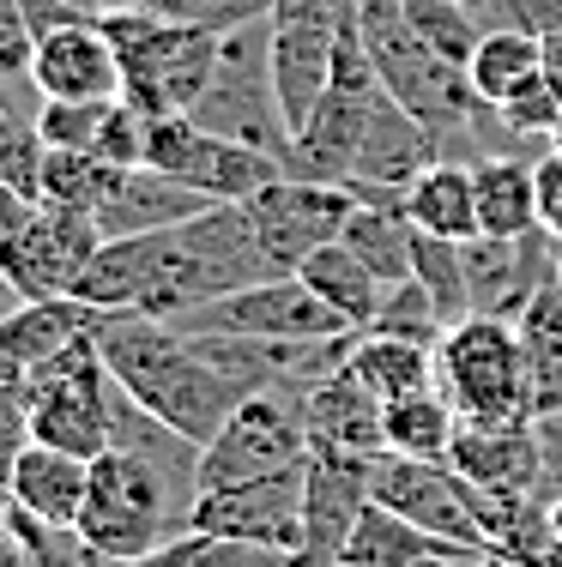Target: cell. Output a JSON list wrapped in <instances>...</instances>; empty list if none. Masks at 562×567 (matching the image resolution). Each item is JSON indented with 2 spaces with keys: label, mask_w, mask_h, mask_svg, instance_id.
<instances>
[{
  "label": "cell",
  "mask_w": 562,
  "mask_h": 567,
  "mask_svg": "<svg viewBox=\"0 0 562 567\" xmlns=\"http://www.w3.org/2000/svg\"><path fill=\"white\" fill-rule=\"evenodd\" d=\"M273 272L260 236H254L248 199H218L212 212L170 229H145V236H115L79 266L73 290L98 315H157L182 320L187 308L218 302L231 290H248Z\"/></svg>",
  "instance_id": "cell-1"
},
{
  "label": "cell",
  "mask_w": 562,
  "mask_h": 567,
  "mask_svg": "<svg viewBox=\"0 0 562 567\" xmlns=\"http://www.w3.org/2000/svg\"><path fill=\"white\" fill-rule=\"evenodd\" d=\"M200 495V447L145 416L140 404L122 393V416H115V441L91 458V489L85 513H79V544L91 556L127 567L157 556L187 532V513Z\"/></svg>",
  "instance_id": "cell-2"
},
{
  "label": "cell",
  "mask_w": 562,
  "mask_h": 567,
  "mask_svg": "<svg viewBox=\"0 0 562 567\" xmlns=\"http://www.w3.org/2000/svg\"><path fill=\"white\" fill-rule=\"evenodd\" d=\"M91 339H98V357H103V369H110V381L122 386L145 416H157V423L176 429L194 447H206L224 429V416L248 399L243 386L206 357V344H200L194 332H182L176 320L98 315Z\"/></svg>",
  "instance_id": "cell-3"
},
{
  "label": "cell",
  "mask_w": 562,
  "mask_h": 567,
  "mask_svg": "<svg viewBox=\"0 0 562 567\" xmlns=\"http://www.w3.org/2000/svg\"><path fill=\"white\" fill-rule=\"evenodd\" d=\"M357 31H364V49L375 61L381 91L436 133L441 157H448V145H472V152L484 157V145H478L484 103L472 97V85H466L460 66H448L418 31H411L406 0H357Z\"/></svg>",
  "instance_id": "cell-4"
},
{
  "label": "cell",
  "mask_w": 562,
  "mask_h": 567,
  "mask_svg": "<svg viewBox=\"0 0 562 567\" xmlns=\"http://www.w3.org/2000/svg\"><path fill=\"white\" fill-rule=\"evenodd\" d=\"M103 31L115 43V61H122V97L145 121H170L194 110L224 43V31L170 19V12H152V7L103 12Z\"/></svg>",
  "instance_id": "cell-5"
},
{
  "label": "cell",
  "mask_w": 562,
  "mask_h": 567,
  "mask_svg": "<svg viewBox=\"0 0 562 567\" xmlns=\"http://www.w3.org/2000/svg\"><path fill=\"white\" fill-rule=\"evenodd\" d=\"M436 386L460 411V423H527L532 386H527V350H520L514 320L472 315V320L441 332L436 339Z\"/></svg>",
  "instance_id": "cell-6"
},
{
  "label": "cell",
  "mask_w": 562,
  "mask_h": 567,
  "mask_svg": "<svg viewBox=\"0 0 562 567\" xmlns=\"http://www.w3.org/2000/svg\"><path fill=\"white\" fill-rule=\"evenodd\" d=\"M24 416H31V441L79 458H98L115 441V416H122V386L110 381L98 357V339L67 344L55 362L24 374Z\"/></svg>",
  "instance_id": "cell-7"
},
{
  "label": "cell",
  "mask_w": 562,
  "mask_h": 567,
  "mask_svg": "<svg viewBox=\"0 0 562 567\" xmlns=\"http://www.w3.org/2000/svg\"><path fill=\"white\" fill-rule=\"evenodd\" d=\"M200 127L224 133V140H243L254 152H290V127L285 110H278V91H273V24L254 19L224 31L218 43V66H212L200 103L187 110Z\"/></svg>",
  "instance_id": "cell-8"
},
{
  "label": "cell",
  "mask_w": 562,
  "mask_h": 567,
  "mask_svg": "<svg viewBox=\"0 0 562 567\" xmlns=\"http://www.w3.org/2000/svg\"><path fill=\"white\" fill-rule=\"evenodd\" d=\"M303 393L309 386H266L243 399L224 429L200 447V489L224 483H260L309 465V423H303Z\"/></svg>",
  "instance_id": "cell-9"
},
{
  "label": "cell",
  "mask_w": 562,
  "mask_h": 567,
  "mask_svg": "<svg viewBox=\"0 0 562 567\" xmlns=\"http://www.w3.org/2000/svg\"><path fill=\"white\" fill-rule=\"evenodd\" d=\"M145 164L176 175L182 187L206 199H254L260 187H273L285 175V157L254 152L243 140H224V133L200 127L194 115H170L145 127Z\"/></svg>",
  "instance_id": "cell-10"
},
{
  "label": "cell",
  "mask_w": 562,
  "mask_h": 567,
  "mask_svg": "<svg viewBox=\"0 0 562 567\" xmlns=\"http://www.w3.org/2000/svg\"><path fill=\"white\" fill-rule=\"evenodd\" d=\"M369 502L394 507L399 519H411L423 537H436L441 549L484 556V525H478V507H472V483H466L448 458L381 453L369 471Z\"/></svg>",
  "instance_id": "cell-11"
},
{
  "label": "cell",
  "mask_w": 562,
  "mask_h": 567,
  "mask_svg": "<svg viewBox=\"0 0 562 567\" xmlns=\"http://www.w3.org/2000/svg\"><path fill=\"white\" fill-rule=\"evenodd\" d=\"M176 327L182 332H224V339H273V344L339 339V332H351L297 272L260 278V284H248V290L218 296V302H200V308H187Z\"/></svg>",
  "instance_id": "cell-12"
},
{
  "label": "cell",
  "mask_w": 562,
  "mask_h": 567,
  "mask_svg": "<svg viewBox=\"0 0 562 567\" xmlns=\"http://www.w3.org/2000/svg\"><path fill=\"white\" fill-rule=\"evenodd\" d=\"M103 248V229L91 212L79 206H55V199H37L31 224L12 229L0 241V278L19 302H37V296H67L79 278V266Z\"/></svg>",
  "instance_id": "cell-13"
},
{
  "label": "cell",
  "mask_w": 562,
  "mask_h": 567,
  "mask_svg": "<svg viewBox=\"0 0 562 567\" xmlns=\"http://www.w3.org/2000/svg\"><path fill=\"white\" fill-rule=\"evenodd\" d=\"M357 212V194L345 182H297V175H278L273 187L248 199V218H254V236H260L273 272H297L315 248L345 236Z\"/></svg>",
  "instance_id": "cell-14"
},
{
  "label": "cell",
  "mask_w": 562,
  "mask_h": 567,
  "mask_svg": "<svg viewBox=\"0 0 562 567\" xmlns=\"http://www.w3.org/2000/svg\"><path fill=\"white\" fill-rule=\"evenodd\" d=\"M187 532L206 537H231V544H260V549H285L297 561L303 544V471L285 477H260V483H224V489H200Z\"/></svg>",
  "instance_id": "cell-15"
},
{
  "label": "cell",
  "mask_w": 562,
  "mask_h": 567,
  "mask_svg": "<svg viewBox=\"0 0 562 567\" xmlns=\"http://www.w3.org/2000/svg\"><path fill=\"white\" fill-rule=\"evenodd\" d=\"M460 248H466V284H472V315H490V320H520L532 296L562 278V241L544 236V229L514 241L472 236Z\"/></svg>",
  "instance_id": "cell-16"
},
{
  "label": "cell",
  "mask_w": 562,
  "mask_h": 567,
  "mask_svg": "<svg viewBox=\"0 0 562 567\" xmlns=\"http://www.w3.org/2000/svg\"><path fill=\"white\" fill-rule=\"evenodd\" d=\"M369 471L375 458L339 453V447H309L303 465V544L297 567H333L345 549V537L357 532L369 507Z\"/></svg>",
  "instance_id": "cell-17"
},
{
  "label": "cell",
  "mask_w": 562,
  "mask_h": 567,
  "mask_svg": "<svg viewBox=\"0 0 562 567\" xmlns=\"http://www.w3.org/2000/svg\"><path fill=\"white\" fill-rule=\"evenodd\" d=\"M31 85L43 103H110L122 97V61L103 19L55 24L31 43Z\"/></svg>",
  "instance_id": "cell-18"
},
{
  "label": "cell",
  "mask_w": 562,
  "mask_h": 567,
  "mask_svg": "<svg viewBox=\"0 0 562 567\" xmlns=\"http://www.w3.org/2000/svg\"><path fill=\"white\" fill-rule=\"evenodd\" d=\"M448 465L460 471L472 489H508V495H539L544 471H551V447L544 429L532 423H460Z\"/></svg>",
  "instance_id": "cell-19"
},
{
  "label": "cell",
  "mask_w": 562,
  "mask_h": 567,
  "mask_svg": "<svg viewBox=\"0 0 562 567\" xmlns=\"http://www.w3.org/2000/svg\"><path fill=\"white\" fill-rule=\"evenodd\" d=\"M441 157V140L423 127L411 110H399L394 97L381 91V103L369 110V127H364V145H357V164H351V182L364 187H387V194H406L423 169Z\"/></svg>",
  "instance_id": "cell-20"
},
{
  "label": "cell",
  "mask_w": 562,
  "mask_h": 567,
  "mask_svg": "<svg viewBox=\"0 0 562 567\" xmlns=\"http://www.w3.org/2000/svg\"><path fill=\"white\" fill-rule=\"evenodd\" d=\"M98 327V308H85L79 296H37V302H12L0 315V374L24 381L31 369L55 362L67 344H79Z\"/></svg>",
  "instance_id": "cell-21"
},
{
  "label": "cell",
  "mask_w": 562,
  "mask_h": 567,
  "mask_svg": "<svg viewBox=\"0 0 562 567\" xmlns=\"http://www.w3.org/2000/svg\"><path fill=\"white\" fill-rule=\"evenodd\" d=\"M212 206H218V199H206V194H194V187H182L176 175L140 164V169H115L110 194H103V206H98V229H103V241L145 236V229L187 224V218H200V212H212Z\"/></svg>",
  "instance_id": "cell-22"
},
{
  "label": "cell",
  "mask_w": 562,
  "mask_h": 567,
  "mask_svg": "<svg viewBox=\"0 0 562 567\" xmlns=\"http://www.w3.org/2000/svg\"><path fill=\"white\" fill-rule=\"evenodd\" d=\"M85 489H91V458L43 447V441H24V453L12 458V507L37 525H55V532H73L79 513H85Z\"/></svg>",
  "instance_id": "cell-23"
},
{
  "label": "cell",
  "mask_w": 562,
  "mask_h": 567,
  "mask_svg": "<svg viewBox=\"0 0 562 567\" xmlns=\"http://www.w3.org/2000/svg\"><path fill=\"white\" fill-rule=\"evenodd\" d=\"M303 423H309V447H339L357 458H381V399L357 381L351 369H333L303 393Z\"/></svg>",
  "instance_id": "cell-24"
},
{
  "label": "cell",
  "mask_w": 562,
  "mask_h": 567,
  "mask_svg": "<svg viewBox=\"0 0 562 567\" xmlns=\"http://www.w3.org/2000/svg\"><path fill=\"white\" fill-rule=\"evenodd\" d=\"M520 350H527V386H532V416L544 429V447H562V278L527 302L514 320Z\"/></svg>",
  "instance_id": "cell-25"
},
{
  "label": "cell",
  "mask_w": 562,
  "mask_h": 567,
  "mask_svg": "<svg viewBox=\"0 0 562 567\" xmlns=\"http://www.w3.org/2000/svg\"><path fill=\"white\" fill-rule=\"evenodd\" d=\"M472 182H478V236L514 241V236H532V229H539V182H532V157L490 152V157L472 164Z\"/></svg>",
  "instance_id": "cell-26"
},
{
  "label": "cell",
  "mask_w": 562,
  "mask_h": 567,
  "mask_svg": "<svg viewBox=\"0 0 562 567\" xmlns=\"http://www.w3.org/2000/svg\"><path fill=\"white\" fill-rule=\"evenodd\" d=\"M406 218H411V229H423V236L472 241L478 236V182H472V164H460V157H436V164L406 187Z\"/></svg>",
  "instance_id": "cell-27"
},
{
  "label": "cell",
  "mask_w": 562,
  "mask_h": 567,
  "mask_svg": "<svg viewBox=\"0 0 562 567\" xmlns=\"http://www.w3.org/2000/svg\"><path fill=\"white\" fill-rule=\"evenodd\" d=\"M539 73H544V37L527 31V24H490V31L478 37L472 61H466V85H472V97L484 103V110H502V103L514 97L520 85H532Z\"/></svg>",
  "instance_id": "cell-28"
},
{
  "label": "cell",
  "mask_w": 562,
  "mask_h": 567,
  "mask_svg": "<svg viewBox=\"0 0 562 567\" xmlns=\"http://www.w3.org/2000/svg\"><path fill=\"white\" fill-rule=\"evenodd\" d=\"M297 278L309 284V290H315L320 302H327L351 332H369L375 315H381V302H387V290H394V284L375 278L369 266L357 260L351 248H345V241H327V248H315L309 260L297 266Z\"/></svg>",
  "instance_id": "cell-29"
},
{
  "label": "cell",
  "mask_w": 562,
  "mask_h": 567,
  "mask_svg": "<svg viewBox=\"0 0 562 567\" xmlns=\"http://www.w3.org/2000/svg\"><path fill=\"white\" fill-rule=\"evenodd\" d=\"M345 369L387 404V399H406V393L436 386V350L418 344V339H394V332H357Z\"/></svg>",
  "instance_id": "cell-30"
},
{
  "label": "cell",
  "mask_w": 562,
  "mask_h": 567,
  "mask_svg": "<svg viewBox=\"0 0 562 567\" xmlns=\"http://www.w3.org/2000/svg\"><path fill=\"white\" fill-rule=\"evenodd\" d=\"M453 435H460V411L441 399V386H423V393L381 404V441L399 458H448Z\"/></svg>",
  "instance_id": "cell-31"
},
{
  "label": "cell",
  "mask_w": 562,
  "mask_h": 567,
  "mask_svg": "<svg viewBox=\"0 0 562 567\" xmlns=\"http://www.w3.org/2000/svg\"><path fill=\"white\" fill-rule=\"evenodd\" d=\"M411 236H418V229H411L406 206H364V199H357V212H351V224H345L339 241L381 284H406L411 278Z\"/></svg>",
  "instance_id": "cell-32"
},
{
  "label": "cell",
  "mask_w": 562,
  "mask_h": 567,
  "mask_svg": "<svg viewBox=\"0 0 562 567\" xmlns=\"http://www.w3.org/2000/svg\"><path fill=\"white\" fill-rule=\"evenodd\" d=\"M430 549H441L436 537H423L418 525L399 519L394 507L369 502L364 519H357V532L345 537V549H339V561H333V567H411V561L430 556Z\"/></svg>",
  "instance_id": "cell-33"
},
{
  "label": "cell",
  "mask_w": 562,
  "mask_h": 567,
  "mask_svg": "<svg viewBox=\"0 0 562 567\" xmlns=\"http://www.w3.org/2000/svg\"><path fill=\"white\" fill-rule=\"evenodd\" d=\"M411 278L423 284V296L436 302V315L448 327L472 320V284H466V248L460 241H441V236H411Z\"/></svg>",
  "instance_id": "cell-34"
},
{
  "label": "cell",
  "mask_w": 562,
  "mask_h": 567,
  "mask_svg": "<svg viewBox=\"0 0 562 567\" xmlns=\"http://www.w3.org/2000/svg\"><path fill=\"white\" fill-rule=\"evenodd\" d=\"M478 7H484V0H406V19H411V31H418L441 61L466 73V61H472L478 37H484V19H478Z\"/></svg>",
  "instance_id": "cell-35"
},
{
  "label": "cell",
  "mask_w": 562,
  "mask_h": 567,
  "mask_svg": "<svg viewBox=\"0 0 562 567\" xmlns=\"http://www.w3.org/2000/svg\"><path fill=\"white\" fill-rule=\"evenodd\" d=\"M110 182L115 164H103L98 152H43V199H55V206H79L98 218Z\"/></svg>",
  "instance_id": "cell-36"
},
{
  "label": "cell",
  "mask_w": 562,
  "mask_h": 567,
  "mask_svg": "<svg viewBox=\"0 0 562 567\" xmlns=\"http://www.w3.org/2000/svg\"><path fill=\"white\" fill-rule=\"evenodd\" d=\"M43 152L49 145L37 140V121L12 115L7 97H0V182L31 194V199H43Z\"/></svg>",
  "instance_id": "cell-37"
},
{
  "label": "cell",
  "mask_w": 562,
  "mask_h": 567,
  "mask_svg": "<svg viewBox=\"0 0 562 567\" xmlns=\"http://www.w3.org/2000/svg\"><path fill=\"white\" fill-rule=\"evenodd\" d=\"M164 556L176 567H297L285 549L231 544V537H206V532H182L176 544H164Z\"/></svg>",
  "instance_id": "cell-38"
},
{
  "label": "cell",
  "mask_w": 562,
  "mask_h": 567,
  "mask_svg": "<svg viewBox=\"0 0 562 567\" xmlns=\"http://www.w3.org/2000/svg\"><path fill=\"white\" fill-rule=\"evenodd\" d=\"M369 332H394V339H418V344L436 350V339L448 332V320L436 315V302L423 296V284L406 278V284H394V290H387V302H381V315H375Z\"/></svg>",
  "instance_id": "cell-39"
},
{
  "label": "cell",
  "mask_w": 562,
  "mask_h": 567,
  "mask_svg": "<svg viewBox=\"0 0 562 567\" xmlns=\"http://www.w3.org/2000/svg\"><path fill=\"white\" fill-rule=\"evenodd\" d=\"M497 115H502V127L514 133V140H527V145L544 140V145H551V127H556V115H562V85H556L551 73H539L532 85H520Z\"/></svg>",
  "instance_id": "cell-40"
},
{
  "label": "cell",
  "mask_w": 562,
  "mask_h": 567,
  "mask_svg": "<svg viewBox=\"0 0 562 567\" xmlns=\"http://www.w3.org/2000/svg\"><path fill=\"white\" fill-rule=\"evenodd\" d=\"M103 110H110V103H43V110L31 115L37 140H43L49 152H98Z\"/></svg>",
  "instance_id": "cell-41"
},
{
  "label": "cell",
  "mask_w": 562,
  "mask_h": 567,
  "mask_svg": "<svg viewBox=\"0 0 562 567\" xmlns=\"http://www.w3.org/2000/svg\"><path fill=\"white\" fill-rule=\"evenodd\" d=\"M145 7L187 24H206V31H236V24L273 19V0H145Z\"/></svg>",
  "instance_id": "cell-42"
},
{
  "label": "cell",
  "mask_w": 562,
  "mask_h": 567,
  "mask_svg": "<svg viewBox=\"0 0 562 567\" xmlns=\"http://www.w3.org/2000/svg\"><path fill=\"white\" fill-rule=\"evenodd\" d=\"M532 182H539V229L562 241V152L544 145V157H532Z\"/></svg>",
  "instance_id": "cell-43"
},
{
  "label": "cell",
  "mask_w": 562,
  "mask_h": 567,
  "mask_svg": "<svg viewBox=\"0 0 562 567\" xmlns=\"http://www.w3.org/2000/svg\"><path fill=\"white\" fill-rule=\"evenodd\" d=\"M497 7H502V24H527L539 37L562 31V0H497Z\"/></svg>",
  "instance_id": "cell-44"
},
{
  "label": "cell",
  "mask_w": 562,
  "mask_h": 567,
  "mask_svg": "<svg viewBox=\"0 0 562 567\" xmlns=\"http://www.w3.org/2000/svg\"><path fill=\"white\" fill-rule=\"evenodd\" d=\"M544 519H551V532L562 537V471H544Z\"/></svg>",
  "instance_id": "cell-45"
},
{
  "label": "cell",
  "mask_w": 562,
  "mask_h": 567,
  "mask_svg": "<svg viewBox=\"0 0 562 567\" xmlns=\"http://www.w3.org/2000/svg\"><path fill=\"white\" fill-rule=\"evenodd\" d=\"M544 73H551L556 85H562V31H556V37H544Z\"/></svg>",
  "instance_id": "cell-46"
},
{
  "label": "cell",
  "mask_w": 562,
  "mask_h": 567,
  "mask_svg": "<svg viewBox=\"0 0 562 567\" xmlns=\"http://www.w3.org/2000/svg\"><path fill=\"white\" fill-rule=\"evenodd\" d=\"M127 567H176V561H170L164 549H157V556H145V561H127Z\"/></svg>",
  "instance_id": "cell-47"
},
{
  "label": "cell",
  "mask_w": 562,
  "mask_h": 567,
  "mask_svg": "<svg viewBox=\"0 0 562 567\" xmlns=\"http://www.w3.org/2000/svg\"><path fill=\"white\" fill-rule=\"evenodd\" d=\"M115 7H145V0H103V12H115Z\"/></svg>",
  "instance_id": "cell-48"
},
{
  "label": "cell",
  "mask_w": 562,
  "mask_h": 567,
  "mask_svg": "<svg viewBox=\"0 0 562 567\" xmlns=\"http://www.w3.org/2000/svg\"><path fill=\"white\" fill-rule=\"evenodd\" d=\"M551 152H562V115H556V127H551Z\"/></svg>",
  "instance_id": "cell-49"
},
{
  "label": "cell",
  "mask_w": 562,
  "mask_h": 567,
  "mask_svg": "<svg viewBox=\"0 0 562 567\" xmlns=\"http://www.w3.org/2000/svg\"><path fill=\"white\" fill-rule=\"evenodd\" d=\"M478 567H514V561H502V556H478Z\"/></svg>",
  "instance_id": "cell-50"
},
{
  "label": "cell",
  "mask_w": 562,
  "mask_h": 567,
  "mask_svg": "<svg viewBox=\"0 0 562 567\" xmlns=\"http://www.w3.org/2000/svg\"><path fill=\"white\" fill-rule=\"evenodd\" d=\"M73 7H85V12H103V0H73Z\"/></svg>",
  "instance_id": "cell-51"
},
{
  "label": "cell",
  "mask_w": 562,
  "mask_h": 567,
  "mask_svg": "<svg viewBox=\"0 0 562 567\" xmlns=\"http://www.w3.org/2000/svg\"><path fill=\"white\" fill-rule=\"evenodd\" d=\"M0 381H12V374H0Z\"/></svg>",
  "instance_id": "cell-52"
}]
</instances>
